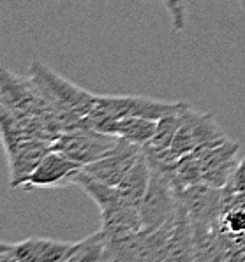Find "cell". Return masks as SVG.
Listing matches in <instances>:
<instances>
[{
  "label": "cell",
  "mask_w": 245,
  "mask_h": 262,
  "mask_svg": "<svg viewBox=\"0 0 245 262\" xmlns=\"http://www.w3.org/2000/svg\"><path fill=\"white\" fill-rule=\"evenodd\" d=\"M219 260H245V193L224 187V203L219 216Z\"/></svg>",
  "instance_id": "5"
},
{
  "label": "cell",
  "mask_w": 245,
  "mask_h": 262,
  "mask_svg": "<svg viewBox=\"0 0 245 262\" xmlns=\"http://www.w3.org/2000/svg\"><path fill=\"white\" fill-rule=\"evenodd\" d=\"M150 166H148V160L143 153L141 148V155L138 157L136 164L131 167V171L127 172V176L122 180V183L118 185V190L122 193V197L127 201L129 204L134 206H141V201L147 193L148 183H150Z\"/></svg>",
  "instance_id": "15"
},
{
  "label": "cell",
  "mask_w": 245,
  "mask_h": 262,
  "mask_svg": "<svg viewBox=\"0 0 245 262\" xmlns=\"http://www.w3.org/2000/svg\"><path fill=\"white\" fill-rule=\"evenodd\" d=\"M29 78L46 104L50 106L53 116L57 118L62 130L85 127V116L90 113L95 102V95L62 78L51 71L43 62H32L29 69Z\"/></svg>",
  "instance_id": "1"
},
{
  "label": "cell",
  "mask_w": 245,
  "mask_h": 262,
  "mask_svg": "<svg viewBox=\"0 0 245 262\" xmlns=\"http://www.w3.org/2000/svg\"><path fill=\"white\" fill-rule=\"evenodd\" d=\"M108 236L103 231L87 236L85 239L72 243L67 262H85V260H106Z\"/></svg>",
  "instance_id": "16"
},
{
  "label": "cell",
  "mask_w": 245,
  "mask_h": 262,
  "mask_svg": "<svg viewBox=\"0 0 245 262\" xmlns=\"http://www.w3.org/2000/svg\"><path fill=\"white\" fill-rule=\"evenodd\" d=\"M83 166L64 153L50 150L41 159L37 167L30 172L29 180L23 183V190L32 188H62L66 185L74 183V178L81 171Z\"/></svg>",
  "instance_id": "6"
},
{
  "label": "cell",
  "mask_w": 245,
  "mask_h": 262,
  "mask_svg": "<svg viewBox=\"0 0 245 262\" xmlns=\"http://www.w3.org/2000/svg\"><path fill=\"white\" fill-rule=\"evenodd\" d=\"M166 7L168 14L171 18L173 28L182 32L187 25V13H186V0H160Z\"/></svg>",
  "instance_id": "19"
},
{
  "label": "cell",
  "mask_w": 245,
  "mask_h": 262,
  "mask_svg": "<svg viewBox=\"0 0 245 262\" xmlns=\"http://www.w3.org/2000/svg\"><path fill=\"white\" fill-rule=\"evenodd\" d=\"M11 245L9 243H4V241H0V260L4 259V255H6L7 252H9Z\"/></svg>",
  "instance_id": "21"
},
{
  "label": "cell",
  "mask_w": 245,
  "mask_h": 262,
  "mask_svg": "<svg viewBox=\"0 0 245 262\" xmlns=\"http://www.w3.org/2000/svg\"><path fill=\"white\" fill-rule=\"evenodd\" d=\"M150 183L145 193L139 213L145 231H155L166 222L175 219L178 209V190L175 187V174L150 169Z\"/></svg>",
  "instance_id": "3"
},
{
  "label": "cell",
  "mask_w": 245,
  "mask_h": 262,
  "mask_svg": "<svg viewBox=\"0 0 245 262\" xmlns=\"http://www.w3.org/2000/svg\"><path fill=\"white\" fill-rule=\"evenodd\" d=\"M120 138L115 134L95 130V128H71L64 130L51 144V150H57L69 157L71 160L81 164L83 167L95 160L103 159L118 144Z\"/></svg>",
  "instance_id": "4"
},
{
  "label": "cell",
  "mask_w": 245,
  "mask_h": 262,
  "mask_svg": "<svg viewBox=\"0 0 245 262\" xmlns=\"http://www.w3.org/2000/svg\"><path fill=\"white\" fill-rule=\"evenodd\" d=\"M72 243L48 237H27L25 241L11 245L2 260L16 262H57L67 260Z\"/></svg>",
  "instance_id": "10"
},
{
  "label": "cell",
  "mask_w": 245,
  "mask_h": 262,
  "mask_svg": "<svg viewBox=\"0 0 245 262\" xmlns=\"http://www.w3.org/2000/svg\"><path fill=\"white\" fill-rule=\"evenodd\" d=\"M155 128H157V120L127 116V118H120L108 123L103 132L115 134L118 138H124L131 141V143L138 144V146H145L152 139V136L155 134Z\"/></svg>",
  "instance_id": "14"
},
{
  "label": "cell",
  "mask_w": 245,
  "mask_h": 262,
  "mask_svg": "<svg viewBox=\"0 0 245 262\" xmlns=\"http://www.w3.org/2000/svg\"><path fill=\"white\" fill-rule=\"evenodd\" d=\"M139 155H141V146L120 138L118 144L108 155L88 164V166L83 167V171L90 174L92 178L103 181V183L118 187L122 180L127 176V172L131 171V167L136 164Z\"/></svg>",
  "instance_id": "7"
},
{
  "label": "cell",
  "mask_w": 245,
  "mask_h": 262,
  "mask_svg": "<svg viewBox=\"0 0 245 262\" xmlns=\"http://www.w3.org/2000/svg\"><path fill=\"white\" fill-rule=\"evenodd\" d=\"M187 106V102H168L141 95H95V102L83 125L103 132L104 127L115 120L127 116L160 120L168 115L182 113Z\"/></svg>",
  "instance_id": "2"
},
{
  "label": "cell",
  "mask_w": 245,
  "mask_h": 262,
  "mask_svg": "<svg viewBox=\"0 0 245 262\" xmlns=\"http://www.w3.org/2000/svg\"><path fill=\"white\" fill-rule=\"evenodd\" d=\"M101 231L110 241L126 239L143 231V220L138 206L122 203L113 204L101 211Z\"/></svg>",
  "instance_id": "11"
},
{
  "label": "cell",
  "mask_w": 245,
  "mask_h": 262,
  "mask_svg": "<svg viewBox=\"0 0 245 262\" xmlns=\"http://www.w3.org/2000/svg\"><path fill=\"white\" fill-rule=\"evenodd\" d=\"M238 2H240V6H242V9L245 11V0H238Z\"/></svg>",
  "instance_id": "22"
},
{
  "label": "cell",
  "mask_w": 245,
  "mask_h": 262,
  "mask_svg": "<svg viewBox=\"0 0 245 262\" xmlns=\"http://www.w3.org/2000/svg\"><path fill=\"white\" fill-rule=\"evenodd\" d=\"M178 199L187 209L192 225H212L219 222L224 203V188L196 183L178 192Z\"/></svg>",
  "instance_id": "8"
},
{
  "label": "cell",
  "mask_w": 245,
  "mask_h": 262,
  "mask_svg": "<svg viewBox=\"0 0 245 262\" xmlns=\"http://www.w3.org/2000/svg\"><path fill=\"white\" fill-rule=\"evenodd\" d=\"M201 178H203L201 160H199V157L194 151H189L176 160L175 187L178 192H182L183 188L192 187L196 183H201Z\"/></svg>",
  "instance_id": "18"
},
{
  "label": "cell",
  "mask_w": 245,
  "mask_h": 262,
  "mask_svg": "<svg viewBox=\"0 0 245 262\" xmlns=\"http://www.w3.org/2000/svg\"><path fill=\"white\" fill-rule=\"evenodd\" d=\"M166 260H196V247H194V232L189 219L187 209L178 199V209H176L175 229L168 247Z\"/></svg>",
  "instance_id": "12"
},
{
  "label": "cell",
  "mask_w": 245,
  "mask_h": 262,
  "mask_svg": "<svg viewBox=\"0 0 245 262\" xmlns=\"http://www.w3.org/2000/svg\"><path fill=\"white\" fill-rule=\"evenodd\" d=\"M53 141L48 139H23L14 146L7 148V166H9V185L11 188H22L29 180L30 172L37 167L41 159L51 150Z\"/></svg>",
  "instance_id": "9"
},
{
  "label": "cell",
  "mask_w": 245,
  "mask_h": 262,
  "mask_svg": "<svg viewBox=\"0 0 245 262\" xmlns=\"http://www.w3.org/2000/svg\"><path fill=\"white\" fill-rule=\"evenodd\" d=\"M182 115L192 127V134H194L196 141L194 151L214 148L228 139V136L224 134V130L219 127V123L215 122V118L212 115H201V113L194 111L191 107V104L182 111Z\"/></svg>",
  "instance_id": "13"
},
{
  "label": "cell",
  "mask_w": 245,
  "mask_h": 262,
  "mask_svg": "<svg viewBox=\"0 0 245 262\" xmlns=\"http://www.w3.org/2000/svg\"><path fill=\"white\" fill-rule=\"evenodd\" d=\"M180 125H182V113H176V115H168L164 118L157 120V128H155V134L152 136V139L148 141L145 146H141L145 151H168L173 144V139L178 132Z\"/></svg>",
  "instance_id": "17"
},
{
  "label": "cell",
  "mask_w": 245,
  "mask_h": 262,
  "mask_svg": "<svg viewBox=\"0 0 245 262\" xmlns=\"http://www.w3.org/2000/svg\"><path fill=\"white\" fill-rule=\"evenodd\" d=\"M226 188H230V190L235 193H245V157L236 164L235 171H233V176Z\"/></svg>",
  "instance_id": "20"
}]
</instances>
